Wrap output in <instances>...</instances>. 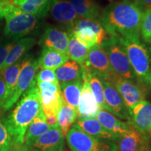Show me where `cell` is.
I'll list each match as a JSON object with an SVG mask.
<instances>
[{"label":"cell","instance_id":"39","mask_svg":"<svg viewBox=\"0 0 151 151\" xmlns=\"http://www.w3.org/2000/svg\"><path fill=\"white\" fill-rule=\"evenodd\" d=\"M6 14L5 9L1 4H0V19L4 18V16Z\"/></svg>","mask_w":151,"mask_h":151},{"label":"cell","instance_id":"14","mask_svg":"<svg viewBox=\"0 0 151 151\" xmlns=\"http://www.w3.org/2000/svg\"><path fill=\"white\" fill-rule=\"evenodd\" d=\"M55 21L70 27L78 19L74 8L68 0H51L49 9Z\"/></svg>","mask_w":151,"mask_h":151},{"label":"cell","instance_id":"27","mask_svg":"<svg viewBox=\"0 0 151 151\" xmlns=\"http://www.w3.org/2000/svg\"><path fill=\"white\" fill-rule=\"evenodd\" d=\"M83 84V81L60 83L62 99L66 103L76 109H78Z\"/></svg>","mask_w":151,"mask_h":151},{"label":"cell","instance_id":"34","mask_svg":"<svg viewBox=\"0 0 151 151\" xmlns=\"http://www.w3.org/2000/svg\"><path fill=\"white\" fill-rule=\"evenodd\" d=\"M48 82L59 83L55 70L48 69H41L36 76V83Z\"/></svg>","mask_w":151,"mask_h":151},{"label":"cell","instance_id":"30","mask_svg":"<svg viewBox=\"0 0 151 151\" xmlns=\"http://www.w3.org/2000/svg\"><path fill=\"white\" fill-rule=\"evenodd\" d=\"M69 35V41L67 47V54L69 59L82 65L86 62L90 48L78 41L73 36L70 34Z\"/></svg>","mask_w":151,"mask_h":151},{"label":"cell","instance_id":"8","mask_svg":"<svg viewBox=\"0 0 151 151\" xmlns=\"http://www.w3.org/2000/svg\"><path fill=\"white\" fill-rule=\"evenodd\" d=\"M67 143L71 151H116L114 144L103 142L99 139L83 131L76 124H73L67 136Z\"/></svg>","mask_w":151,"mask_h":151},{"label":"cell","instance_id":"42","mask_svg":"<svg viewBox=\"0 0 151 151\" xmlns=\"http://www.w3.org/2000/svg\"><path fill=\"white\" fill-rule=\"evenodd\" d=\"M149 134H150V137H151V126H150V131H149Z\"/></svg>","mask_w":151,"mask_h":151},{"label":"cell","instance_id":"10","mask_svg":"<svg viewBox=\"0 0 151 151\" xmlns=\"http://www.w3.org/2000/svg\"><path fill=\"white\" fill-rule=\"evenodd\" d=\"M111 83L120 93L128 109L146 99V88L142 83H137L133 80L123 78L117 74L113 77Z\"/></svg>","mask_w":151,"mask_h":151},{"label":"cell","instance_id":"40","mask_svg":"<svg viewBox=\"0 0 151 151\" xmlns=\"http://www.w3.org/2000/svg\"><path fill=\"white\" fill-rule=\"evenodd\" d=\"M13 0H0V4H4V3H8L12 1Z\"/></svg>","mask_w":151,"mask_h":151},{"label":"cell","instance_id":"15","mask_svg":"<svg viewBox=\"0 0 151 151\" xmlns=\"http://www.w3.org/2000/svg\"><path fill=\"white\" fill-rule=\"evenodd\" d=\"M65 146V137L59 125L50 127L39 137L30 148L39 151H59Z\"/></svg>","mask_w":151,"mask_h":151},{"label":"cell","instance_id":"5","mask_svg":"<svg viewBox=\"0 0 151 151\" xmlns=\"http://www.w3.org/2000/svg\"><path fill=\"white\" fill-rule=\"evenodd\" d=\"M68 33L88 48L95 45H101L107 37L106 32L99 20L93 19L78 18L68 28Z\"/></svg>","mask_w":151,"mask_h":151},{"label":"cell","instance_id":"38","mask_svg":"<svg viewBox=\"0 0 151 151\" xmlns=\"http://www.w3.org/2000/svg\"><path fill=\"white\" fill-rule=\"evenodd\" d=\"M31 148L24 143L21 145H17V146H11V148L7 151H30Z\"/></svg>","mask_w":151,"mask_h":151},{"label":"cell","instance_id":"25","mask_svg":"<svg viewBox=\"0 0 151 151\" xmlns=\"http://www.w3.org/2000/svg\"><path fill=\"white\" fill-rule=\"evenodd\" d=\"M143 136L132 127L127 133L119 138V151H143L145 144Z\"/></svg>","mask_w":151,"mask_h":151},{"label":"cell","instance_id":"12","mask_svg":"<svg viewBox=\"0 0 151 151\" xmlns=\"http://www.w3.org/2000/svg\"><path fill=\"white\" fill-rule=\"evenodd\" d=\"M130 124L143 136L149 134L151 126V103L147 100L139 102L129 109Z\"/></svg>","mask_w":151,"mask_h":151},{"label":"cell","instance_id":"18","mask_svg":"<svg viewBox=\"0 0 151 151\" xmlns=\"http://www.w3.org/2000/svg\"><path fill=\"white\" fill-rule=\"evenodd\" d=\"M97 120L107 131L120 138L132 127L129 123H126L116 118L112 113L101 109L97 116Z\"/></svg>","mask_w":151,"mask_h":151},{"label":"cell","instance_id":"6","mask_svg":"<svg viewBox=\"0 0 151 151\" xmlns=\"http://www.w3.org/2000/svg\"><path fill=\"white\" fill-rule=\"evenodd\" d=\"M101 46L108 55L113 71L122 78L134 80L135 78L134 73L123 47L117 38L109 36L104 39Z\"/></svg>","mask_w":151,"mask_h":151},{"label":"cell","instance_id":"22","mask_svg":"<svg viewBox=\"0 0 151 151\" xmlns=\"http://www.w3.org/2000/svg\"><path fill=\"white\" fill-rule=\"evenodd\" d=\"M37 43L35 39L32 37H23L15 41L14 46L11 49L4 64L3 69H6L9 66L14 65L17 62L20 61V58L29 50Z\"/></svg>","mask_w":151,"mask_h":151},{"label":"cell","instance_id":"33","mask_svg":"<svg viewBox=\"0 0 151 151\" xmlns=\"http://www.w3.org/2000/svg\"><path fill=\"white\" fill-rule=\"evenodd\" d=\"M12 146V141L8 130L4 124L0 114V151H7Z\"/></svg>","mask_w":151,"mask_h":151},{"label":"cell","instance_id":"2","mask_svg":"<svg viewBox=\"0 0 151 151\" xmlns=\"http://www.w3.org/2000/svg\"><path fill=\"white\" fill-rule=\"evenodd\" d=\"M10 113L2 117V121L10 134L12 146L23 144L28 126L42 111L37 86H33L24 92Z\"/></svg>","mask_w":151,"mask_h":151},{"label":"cell","instance_id":"13","mask_svg":"<svg viewBox=\"0 0 151 151\" xmlns=\"http://www.w3.org/2000/svg\"><path fill=\"white\" fill-rule=\"evenodd\" d=\"M101 82L106 103L111 109L112 113L122 120H129V110L124 105L123 99L114 85L110 81L104 80H101Z\"/></svg>","mask_w":151,"mask_h":151},{"label":"cell","instance_id":"21","mask_svg":"<svg viewBox=\"0 0 151 151\" xmlns=\"http://www.w3.org/2000/svg\"><path fill=\"white\" fill-rule=\"evenodd\" d=\"M83 131L97 139L115 140L118 139L116 135L107 131L95 118H78L76 123Z\"/></svg>","mask_w":151,"mask_h":151},{"label":"cell","instance_id":"19","mask_svg":"<svg viewBox=\"0 0 151 151\" xmlns=\"http://www.w3.org/2000/svg\"><path fill=\"white\" fill-rule=\"evenodd\" d=\"M51 0H13L10 3L25 14L44 17L49 12Z\"/></svg>","mask_w":151,"mask_h":151},{"label":"cell","instance_id":"36","mask_svg":"<svg viewBox=\"0 0 151 151\" xmlns=\"http://www.w3.org/2000/svg\"><path fill=\"white\" fill-rule=\"evenodd\" d=\"M6 99V86L1 75H0V108L2 109Z\"/></svg>","mask_w":151,"mask_h":151},{"label":"cell","instance_id":"17","mask_svg":"<svg viewBox=\"0 0 151 151\" xmlns=\"http://www.w3.org/2000/svg\"><path fill=\"white\" fill-rule=\"evenodd\" d=\"M69 41L68 32L49 26L45 29L41 38L40 45L43 48H49L67 53Z\"/></svg>","mask_w":151,"mask_h":151},{"label":"cell","instance_id":"43","mask_svg":"<svg viewBox=\"0 0 151 151\" xmlns=\"http://www.w3.org/2000/svg\"><path fill=\"white\" fill-rule=\"evenodd\" d=\"M30 151H39V150H36V149H33V148H31V150H30Z\"/></svg>","mask_w":151,"mask_h":151},{"label":"cell","instance_id":"11","mask_svg":"<svg viewBox=\"0 0 151 151\" xmlns=\"http://www.w3.org/2000/svg\"><path fill=\"white\" fill-rule=\"evenodd\" d=\"M40 96L41 104L44 115L57 114L61 105L60 83L48 82L36 83Z\"/></svg>","mask_w":151,"mask_h":151},{"label":"cell","instance_id":"4","mask_svg":"<svg viewBox=\"0 0 151 151\" xmlns=\"http://www.w3.org/2000/svg\"><path fill=\"white\" fill-rule=\"evenodd\" d=\"M5 9L4 35L10 39H21L32 32L38 22V17L25 14L10 2L1 4Z\"/></svg>","mask_w":151,"mask_h":151},{"label":"cell","instance_id":"26","mask_svg":"<svg viewBox=\"0 0 151 151\" xmlns=\"http://www.w3.org/2000/svg\"><path fill=\"white\" fill-rule=\"evenodd\" d=\"M78 118V111L64 101L61 97V105L58 113V123L62 134L66 137Z\"/></svg>","mask_w":151,"mask_h":151},{"label":"cell","instance_id":"1","mask_svg":"<svg viewBox=\"0 0 151 151\" xmlns=\"http://www.w3.org/2000/svg\"><path fill=\"white\" fill-rule=\"evenodd\" d=\"M143 15V9L134 1L120 0L107 6L99 20L109 36L140 37Z\"/></svg>","mask_w":151,"mask_h":151},{"label":"cell","instance_id":"20","mask_svg":"<svg viewBox=\"0 0 151 151\" xmlns=\"http://www.w3.org/2000/svg\"><path fill=\"white\" fill-rule=\"evenodd\" d=\"M69 59L67 53L49 48H43L38 60L39 68L55 70Z\"/></svg>","mask_w":151,"mask_h":151},{"label":"cell","instance_id":"7","mask_svg":"<svg viewBox=\"0 0 151 151\" xmlns=\"http://www.w3.org/2000/svg\"><path fill=\"white\" fill-rule=\"evenodd\" d=\"M83 74L92 73L101 80L111 82L116 73L113 71L106 52L101 45H95L89 49L86 62L81 65Z\"/></svg>","mask_w":151,"mask_h":151},{"label":"cell","instance_id":"9","mask_svg":"<svg viewBox=\"0 0 151 151\" xmlns=\"http://www.w3.org/2000/svg\"><path fill=\"white\" fill-rule=\"evenodd\" d=\"M39 69L38 60L27 57L22 60L15 92L10 101L2 108L4 111H6L12 109L22 94L31 87L35 86L36 76Z\"/></svg>","mask_w":151,"mask_h":151},{"label":"cell","instance_id":"41","mask_svg":"<svg viewBox=\"0 0 151 151\" xmlns=\"http://www.w3.org/2000/svg\"><path fill=\"white\" fill-rule=\"evenodd\" d=\"M59 151H66V150H65V146H63L62 147V148L60 149V150H59Z\"/></svg>","mask_w":151,"mask_h":151},{"label":"cell","instance_id":"31","mask_svg":"<svg viewBox=\"0 0 151 151\" xmlns=\"http://www.w3.org/2000/svg\"><path fill=\"white\" fill-rule=\"evenodd\" d=\"M83 80L88 81L91 91L100 108L103 109V110L109 111V112L112 113L111 109L109 108V106L106 103L104 92V87L101 78L98 77L97 75L90 73L87 76V78L83 79Z\"/></svg>","mask_w":151,"mask_h":151},{"label":"cell","instance_id":"23","mask_svg":"<svg viewBox=\"0 0 151 151\" xmlns=\"http://www.w3.org/2000/svg\"><path fill=\"white\" fill-rule=\"evenodd\" d=\"M50 128L46 122L43 111H40L28 126L24 135V143L31 148L38 138L46 133Z\"/></svg>","mask_w":151,"mask_h":151},{"label":"cell","instance_id":"3","mask_svg":"<svg viewBox=\"0 0 151 151\" xmlns=\"http://www.w3.org/2000/svg\"><path fill=\"white\" fill-rule=\"evenodd\" d=\"M123 47L135 76L151 88V58L148 48L139 36L115 37Z\"/></svg>","mask_w":151,"mask_h":151},{"label":"cell","instance_id":"37","mask_svg":"<svg viewBox=\"0 0 151 151\" xmlns=\"http://www.w3.org/2000/svg\"><path fill=\"white\" fill-rule=\"evenodd\" d=\"M137 4L143 11L146 10L147 9H149L151 7V0H133Z\"/></svg>","mask_w":151,"mask_h":151},{"label":"cell","instance_id":"35","mask_svg":"<svg viewBox=\"0 0 151 151\" xmlns=\"http://www.w3.org/2000/svg\"><path fill=\"white\" fill-rule=\"evenodd\" d=\"M15 41H11V42L6 43L5 44L0 46V73L2 71L4 64L5 60L6 59L7 56L10 52L11 49L14 46Z\"/></svg>","mask_w":151,"mask_h":151},{"label":"cell","instance_id":"16","mask_svg":"<svg viewBox=\"0 0 151 151\" xmlns=\"http://www.w3.org/2000/svg\"><path fill=\"white\" fill-rule=\"evenodd\" d=\"M78 106V118H95L101 108L96 101L88 80H83Z\"/></svg>","mask_w":151,"mask_h":151},{"label":"cell","instance_id":"44","mask_svg":"<svg viewBox=\"0 0 151 151\" xmlns=\"http://www.w3.org/2000/svg\"><path fill=\"white\" fill-rule=\"evenodd\" d=\"M109 1H111V0H109Z\"/></svg>","mask_w":151,"mask_h":151},{"label":"cell","instance_id":"24","mask_svg":"<svg viewBox=\"0 0 151 151\" xmlns=\"http://www.w3.org/2000/svg\"><path fill=\"white\" fill-rule=\"evenodd\" d=\"M59 83L83 81V72L81 65L76 62L69 60L55 70Z\"/></svg>","mask_w":151,"mask_h":151},{"label":"cell","instance_id":"29","mask_svg":"<svg viewBox=\"0 0 151 151\" xmlns=\"http://www.w3.org/2000/svg\"><path fill=\"white\" fill-rule=\"evenodd\" d=\"M22 61V60H20L14 65L9 66L6 69H4L0 73L6 86V102L4 106L10 101L11 97L14 95L16 88L19 73L21 68Z\"/></svg>","mask_w":151,"mask_h":151},{"label":"cell","instance_id":"32","mask_svg":"<svg viewBox=\"0 0 151 151\" xmlns=\"http://www.w3.org/2000/svg\"><path fill=\"white\" fill-rule=\"evenodd\" d=\"M140 35L145 42L151 43V7L143 11Z\"/></svg>","mask_w":151,"mask_h":151},{"label":"cell","instance_id":"28","mask_svg":"<svg viewBox=\"0 0 151 151\" xmlns=\"http://www.w3.org/2000/svg\"><path fill=\"white\" fill-rule=\"evenodd\" d=\"M74 8L77 15L81 18H99L101 11L94 0H68Z\"/></svg>","mask_w":151,"mask_h":151}]
</instances>
